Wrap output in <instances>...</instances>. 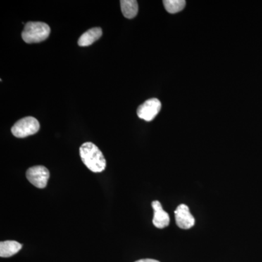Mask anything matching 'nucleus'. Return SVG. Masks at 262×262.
<instances>
[{"label":"nucleus","instance_id":"nucleus-2","mask_svg":"<svg viewBox=\"0 0 262 262\" xmlns=\"http://www.w3.org/2000/svg\"><path fill=\"white\" fill-rule=\"evenodd\" d=\"M50 34L51 28L47 24L31 21L26 24L21 36L24 42L32 44L46 40L49 37Z\"/></svg>","mask_w":262,"mask_h":262},{"label":"nucleus","instance_id":"nucleus-5","mask_svg":"<svg viewBox=\"0 0 262 262\" xmlns=\"http://www.w3.org/2000/svg\"><path fill=\"white\" fill-rule=\"evenodd\" d=\"M162 104L158 98H150L137 108V115L141 120L149 122L154 120L161 110Z\"/></svg>","mask_w":262,"mask_h":262},{"label":"nucleus","instance_id":"nucleus-8","mask_svg":"<svg viewBox=\"0 0 262 262\" xmlns=\"http://www.w3.org/2000/svg\"><path fill=\"white\" fill-rule=\"evenodd\" d=\"M102 29L100 27H94L83 33L78 39V45L80 47H88L96 42L102 36Z\"/></svg>","mask_w":262,"mask_h":262},{"label":"nucleus","instance_id":"nucleus-12","mask_svg":"<svg viewBox=\"0 0 262 262\" xmlns=\"http://www.w3.org/2000/svg\"><path fill=\"white\" fill-rule=\"evenodd\" d=\"M135 262H160L158 260L151 259V258H144V259L138 260Z\"/></svg>","mask_w":262,"mask_h":262},{"label":"nucleus","instance_id":"nucleus-1","mask_svg":"<svg viewBox=\"0 0 262 262\" xmlns=\"http://www.w3.org/2000/svg\"><path fill=\"white\" fill-rule=\"evenodd\" d=\"M80 154L82 163L91 171L101 173L106 168V159L101 150L94 143H84L80 146Z\"/></svg>","mask_w":262,"mask_h":262},{"label":"nucleus","instance_id":"nucleus-9","mask_svg":"<svg viewBox=\"0 0 262 262\" xmlns=\"http://www.w3.org/2000/svg\"><path fill=\"white\" fill-rule=\"evenodd\" d=\"M22 245L17 241H6L0 244V256L8 258L16 254L21 249Z\"/></svg>","mask_w":262,"mask_h":262},{"label":"nucleus","instance_id":"nucleus-10","mask_svg":"<svg viewBox=\"0 0 262 262\" xmlns=\"http://www.w3.org/2000/svg\"><path fill=\"white\" fill-rule=\"evenodd\" d=\"M120 6L122 14L128 19L135 18L139 12V5L136 0H121Z\"/></svg>","mask_w":262,"mask_h":262},{"label":"nucleus","instance_id":"nucleus-3","mask_svg":"<svg viewBox=\"0 0 262 262\" xmlns=\"http://www.w3.org/2000/svg\"><path fill=\"white\" fill-rule=\"evenodd\" d=\"M39 122L33 117H26L15 122L11 132L15 137L26 138L37 134L39 130Z\"/></svg>","mask_w":262,"mask_h":262},{"label":"nucleus","instance_id":"nucleus-7","mask_svg":"<svg viewBox=\"0 0 262 262\" xmlns=\"http://www.w3.org/2000/svg\"><path fill=\"white\" fill-rule=\"evenodd\" d=\"M154 210L153 217V225L158 229H163L168 227L170 223V217L166 211H164L163 206L159 201H153L151 203Z\"/></svg>","mask_w":262,"mask_h":262},{"label":"nucleus","instance_id":"nucleus-6","mask_svg":"<svg viewBox=\"0 0 262 262\" xmlns=\"http://www.w3.org/2000/svg\"><path fill=\"white\" fill-rule=\"evenodd\" d=\"M175 219L177 226L183 229H190L195 222L194 216L191 214L189 208L185 204H181L177 207L175 211Z\"/></svg>","mask_w":262,"mask_h":262},{"label":"nucleus","instance_id":"nucleus-4","mask_svg":"<svg viewBox=\"0 0 262 262\" xmlns=\"http://www.w3.org/2000/svg\"><path fill=\"white\" fill-rule=\"evenodd\" d=\"M26 176L29 182L34 187L44 189L49 180L50 172L48 168L42 165H36L29 168Z\"/></svg>","mask_w":262,"mask_h":262},{"label":"nucleus","instance_id":"nucleus-11","mask_svg":"<svg viewBox=\"0 0 262 262\" xmlns=\"http://www.w3.org/2000/svg\"><path fill=\"white\" fill-rule=\"evenodd\" d=\"M164 7L169 13L174 14L184 9L186 5L184 0H164Z\"/></svg>","mask_w":262,"mask_h":262}]
</instances>
